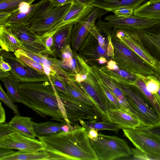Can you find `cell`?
Listing matches in <instances>:
<instances>
[{
    "label": "cell",
    "mask_w": 160,
    "mask_h": 160,
    "mask_svg": "<svg viewBox=\"0 0 160 160\" xmlns=\"http://www.w3.org/2000/svg\"><path fill=\"white\" fill-rule=\"evenodd\" d=\"M108 114L110 122L120 129L142 127L141 122L138 118L121 109H109Z\"/></svg>",
    "instance_id": "obj_17"
},
{
    "label": "cell",
    "mask_w": 160,
    "mask_h": 160,
    "mask_svg": "<svg viewBox=\"0 0 160 160\" xmlns=\"http://www.w3.org/2000/svg\"><path fill=\"white\" fill-rule=\"evenodd\" d=\"M0 99L15 114L20 115L17 106L13 103L7 93L4 91L1 84L0 85Z\"/></svg>",
    "instance_id": "obj_36"
},
{
    "label": "cell",
    "mask_w": 160,
    "mask_h": 160,
    "mask_svg": "<svg viewBox=\"0 0 160 160\" xmlns=\"http://www.w3.org/2000/svg\"><path fill=\"white\" fill-rule=\"evenodd\" d=\"M73 56V51L70 44L66 46L61 51L60 58L64 62H68Z\"/></svg>",
    "instance_id": "obj_41"
},
{
    "label": "cell",
    "mask_w": 160,
    "mask_h": 160,
    "mask_svg": "<svg viewBox=\"0 0 160 160\" xmlns=\"http://www.w3.org/2000/svg\"><path fill=\"white\" fill-rule=\"evenodd\" d=\"M36 0H0V12H12L18 8L23 2L32 4Z\"/></svg>",
    "instance_id": "obj_33"
},
{
    "label": "cell",
    "mask_w": 160,
    "mask_h": 160,
    "mask_svg": "<svg viewBox=\"0 0 160 160\" xmlns=\"http://www.w3.org/2000/svg\"><path fill=\"white\" fill-rule=\"evenodd\" d=\"M0 80L6 89L7 94L13 102L22 103L31 108L29 104L20 96L18 90L19 83L15 78L11 76Z\"/></svg>",
    "instance_id": "obj_29"
},
{
    "label": "cell",
    "mask_w": 160,
    "mask_h": 160,
    "mask_svg": "<svg viewBox=\"0 0 160 160\" xmlns=\"http://www.w3.org/2000/svg\"><path fill=\"white\" fill-rule=\"evenodd\" d=\"M150 0H93L90 5L108 12L128 8L134 10Z\"/></svg>",
    "instance_id": "obj_18"
},
{
    "label": "cell",
    "mask_w": 160,
    "mask_h": 160,
    "mask_svg": "<svg viewBox=\"0 0 160 160\" xmlns=\"http://www.w3.org/2000/svg\"><path fill=\"white\" fill-rule=\"evenodd\" d=\"M0 12V26H3L8 18L12 12Z\"/></svg>",
    "instance_id": "obj_47"
},
{
    "label": "cell",
    "mask_w": 160,
    "mask_h": 160,
    "mask_svg": "<svg viewBox=\"0 0 160 160\" xmlns=\"http://www.w3.org/2000/svg\"><path fill=\"white\" fill-rule=\"evenodd\" d=\"M38 138L51 155L48 160H98L87 131L82 127Z\"/></svg>",
    "instance_id": "obj_1"
},
{
    "label": "cell",
    "mask_w": 160,
    "mask_h": 160,
    "mask_svg": "<svg viewBox=\"0 0 160 160\" xmlns=\"http://www.w3.org/2000/svg\"><path fill=\"white\" fill-rule=\"evenodd\" d=\"M87 78H88V75L87 73L82 74V79L84 81H85V80H86L87 79Z\"/></svg>",
    "instance_id": "obj_58"
},
{
    "label": "cell",
    "mask_w": 160,
    "mask_h": 160,
    "mask_svg": "<svg viewBox=\"0 0 160 160\" xmlns=\"http://www.w3.org/2000/svg\"><path fill=\"white\" fill-rule=\"evenodd\" d=\"M158 81L159 82V89L157 93L158 95L160 97V82L159 81Z\"/></svg>",
    "instance_id": "obj_60"
},
{
    "label": "cell",
    "mask_w": 160,
    "mask_h": 160,
    "mask_svg": "<svg viewBox=\"0 0 160 160\" xmlns=\"http://www.w3.org/2000/svg\"><path fill=\"white\" fill-rule=\"evenodd\" d=\"M137 32L142 42L150 48L160 59V32L158 33L147 30Z\"/></svg>",
    "instance_id": "obj_27"
},
{
    "label": "cell",
    "mask_w": 160,
    "mask_h": 160,
    "mask_svg": "<svg viewBox=\"0 0 160 160\" xmlns=\"http://www.w3.org/2000/svg\"><path fill=\"white\" fill-rule=\"evenodd\" d=\"M0 148L39 152L45 151L46 146L39 139L30 138L17 133L0 140Z\"/></svg>",
    "instance_id": "obj_15"
},
{
    "label": "cell",
    "mask_w": 160,
    "mask_h": 160,
    "mask_svg": "<svg viewBox=\"0 0 160 160\" xmlns=\"http://www.w3.org/2000/svg\"><path fill=\"white\" fill-rule=\"evenodd\" d=\"M61 129L62 131L65 132H68L70 130V127L67 124L63 125Z\"/></svg>",
    "instance_id": "obj_57"
},
{
    "label": "cell",
    "mask_w": 160,
    "mask_h": 160,
    "mask_svg": "<svg viewBox=\"0 0 160 160\" xmlns=\"http://www.w3.org/2000/svg\"><path fill=\"white\" fill-rule=\"evenodd\" d=\"M79 121L82 127L85 128L87 131L91 128H93L97 131L106 130L113 131L117 133L120 129L116 125L109 121H85L82 120Z\"/></svg>",
    "instance_id": "obj_32"
},
{
    "label": "cell",
    "mask_w": 160,
    "mask_h": 160,
    "mask_svg": "<svg viewBox=\"0 0 160 160\" xmlns=\"http://www.w3.org/2000/svg\"><path fill=\"white\" fill-rule=\"evenodd\" d=\"M71 4L56 6L48 0H41L37 3L33 14L27 24L31 30L41 36L62 21Z\"/></svg>",
    "instance_id": "obj_3"
},
{
    "label": "cell",
    "mask_w": 160,
    "mask_h": 160,
    "mask_svg": "<svg viewBox=\"0 0 160 160\" xmlns=\"http://www.w3.org/2000/svg\"><path fill=\"white\" fill-rule=\"evenodd\" d=\"M106 66L110 70H118L119 69L116 62L112 60L107 62Z\"/></svg>",
    "instance_id": "obj_50"
},
{
    "label": "cell",
    "mask_w": 160,
    "mask_h": 160,
    "mask_svg": "<svg viewBox=\"0 0 160 160\" xmlns=\"http://www.w3.org/2000/svg\"><path fill=\"white\" fill-rule=\"evenodd\" d=\"M87 5H90L93 0H75Z\"/></svg>",
    "instance_id": "obj_56"
},
{
    "label": "cell",
    "mask_w": 160,
    "mask_h": 160,
    "mask_svg": "<svg viewBox=\"0 0 160 160\" xmlns=\"http://www.w3.org/2000/svg\"><path fill=\"white\" fill-rule=\"evenodd\" d=\"M57 92L70 123L74 124L75 121L81 120L90 122L102 121L101 115L96 108L72 99L68 94Z\"/></svg>",
    "instance_id": "obj_8"
},
{
    "label": "cell",
    "mask_w": 160,
    "mask_h": 160,
    "mask_svg": "<svg viewBox=\"0 0 160 160\" xmlns=\"http://www.w3.org/2000/svg\"><path fill=\"white\" fill-rule=\"evenodd\" d=\"M98 134L97 131L93 128H91L87 131V136L90 140H96L98 137Z\"/></svg>",
    "instance_id": "obj_49"
},
{
    "label": "cell",
    "mask_w": 160,
    "mask_h": 160,
    "mask_svg": "<svg viewBox=\"0 0 160 160\" xmlns=\"http://www.w3.org/2000/svg\"><path fill=\"white\" fill-rule=\"evenodd\" d=\"M133 160H151L144 153L138 148L131 149V155Z\"/></svg>",
    "instance_id": "obj_43"
},
{
    "label": "cell",
    "mask_w": 160,
    "mask_h": 160,
    "mask_svg": "<svg viewBox=\"0 0 160 160\" xmlns=\"http://www.w3.org/2000/svg\"><path fill=\"white\" fill-rule=\"evenodd\" d=\"M74 24L71 23L58 28L53 35L52 55L60 58L61 50L66 46L70 45L72 28Z\"/></svg>",
    "instance_id": "obj_19"
},
{
    "label": "cell",
    "mask_w": 160,
    "mask_h": 160,
    "mask_svg": "<svg viewBox=\"0 0 160 160\" xmlns=\"http://www.w3.org/2000/svg\"><path fill=\"white\" fill-rule=\"evenodd\" d=\"M111 31H108L104 33V34L107 36L108 41L106 52L107 56L108 57L111 58L113 59L114 55V47L111 41L110 34Z\"/></svg>",
    "instance_id": "obj_44"
},
{
    "label": "cell",
    "mask_w": 160,
    "mask_h": 160,
    "mask_svg": "<svg viewBox=\"0 0 160 160\" xmlns=\"http://www.w3.org/2000/svg\"><path fill=\"white\" fill-rule=\"evenodd\" d=\"M124 32L120 39L151 67L158 74L160 73V61L153 56L145 48L137 31L118 26Z\"/></svg>",
    "instance_id": "obj_10"
},
{
    "label": "cell",
    "mask_w": 160,
    "mask_h": 160,
    "mask_svg": "<svg viewBox=\"0 0 160 160\" xmlns=\"http://www.w3.org/2000/svg\"><path fill=\"white\" fill-rule=\"evenodd\" d=\"M54 5L61 6L65 5L71 3L74 0H48Z\"/></svg>",
    "instance_id": "obj_46"
},
{
    "label": "cell",
    "mask_w": 160,
    "mask_h": 160,
    "mask_svg": "<svg viewBox=\"0 0 160 160\" xmlns=\"http://www.w3.org/2000/svg\"><path fill=\"white\" fill-rule=\"evenodd\" d=\"M11 76L10 71H4L0 70V79L9 78Z\"/></svg>",
    "instance_id": "obj_52"
},
{
    "label": "cell",
    "mask_w": 160,
    "mask_h": 160,
    "mask_svg": "<svg viewBox=\"0 0 160 160\" xmlns=\"http://www.w3.org/2000/svg\"><path fill=\"white\" fill-rule=\"evenodd\" d=\"M87 79L79 82L84 92L92 102L102 117V121H110L109 107L107 99L89 74L87 72Z\"/></svg>",
    "instance_id": "obj_12"
},
{
    "label": "cell",
    "mask_w": 160,
    "mask_h": 160,
    "mask_svg": "<svg viewBox=\"0 0 160 160\" xmlns=\"http://www.w3.org/2000/svg\"><path fill=\"white\" fill-rule=\"evenodd\" d=\"M158 0H150L149 1H150V2H152V1H158Z\"/></svg>",
    "instance_id": "obj_61"
},
{
    "label": "cell",
    "mask_w": 160,
    "mask_h": 160,
    "mask_svg": "<svg viewBox=\"0 0 160 160\" xmlns=\"http://www.w3.org/2000/svg\"><path fill=\"white\" fill-rule=\"evenodd\" d=\"M91 67L96 72L103 83L115 96L120 105L123 107L126 106L128 104V102L122 90L110 78L101 71L99 68L95 66Z\"/></svg>",
    "instance_id": "obj_23"
},
{
    "label": "cell",
    "mask_w": 160,
    "mask_h": 160,
    "mask_svg": "<svg viewBox=\"0 0 160 160\" xmlns=\"http://www.w3.org/2000/svg\"><path fill=\"white\" fill-rule=\"evenodd\" d=\"M124 135L151 160H160V137L146 128L122 129Z\"/></svg>",
    "instance_id": "obj_7"
},
{
    "label": "cell",
    "mask_w": 160,
    "mask_h": 160,
    "mask_svg": "<svg viewBox=\"0 0 160 160\" xmlns=\"http://www.w3.org/2000/svg\"><path fill=\"white\" fill-rule=\"evenodd\" d=\"M14 152L12 149L0 148V160Z\"/></svg>",
    "instance_id": "obj_48"
},
{
    "label": "cell",
    "mask_w": 160,
    "mask_h": 160,
    "mask_svg": "<svg viewBox=\"0 0 160 160\" xmlns=\"http://www.w3.org/2000/svg\"><path fill=\"white\" fill-rule=\"evenodd\" d=\"M133 15L160 20V0L148 1L134 10Z\"/></svg>",
    "instance_id": "obj_24"
},
{
    "label": "cell",
    "mask_w": 160,
    "mask_h": 160,
    "mask_svg": "<svg viewBox=\"0 0 160 160\" xmlns=\"http://www.w3.org/2000/svg\"><path fill=\"white\" fill-rule=\"evenodd\" d=\"M5 112L2 104L0 102V123L5 122Z\"/></svg>",
    "instance_id": "obj_51"
},
{
    "label": "cell",
    "mask_w": 160,
    "mask_h": 160,
    "mask_svg": "<svg viewBox=\"0 0 160 160\" xmlns=\"http://www.w3.org/2000/svg\"><path fill=\"white\" fill-rule=\"evenodd\" d=\"M5 51H0V55L11 67V76L19 83L50 82L45 74L19 62L14 54Z\"/></svg>",
    "instance_id": "obj_9"
},
{
    "label": "cell",
    "mask_w": 160,
    "mask_h": 160,
    "mask_svg": "<svg viewBox=\"0 0 160 160\" xmlns=\"http://www.w3.org/2000/svg\"><path fill=\"white\" fill-rule=\"evenodd\" d=\"M31 118L15 114L8 123L17 133L32 138L36 137Z\"/></svg>",
    "instance_id": "obj_21"
},
{
    "label": "cell",
    "mask_w": 160,
    "mask_h": 160,
    "mask_svg": "<svg viewBox=\"0 0 160 160\" xmlns=\"http://www.w3.org/2000/svg\"><path fill=\"white\" fill-rule=\"evenodd\" d=\"M89 32L92 34L97 40L99 45L103 48L107 49V44L105 38L101 34V32L98 29L95 22L91 26Z\"/></svg>",
    "instance_id": "obj_38"
},
{
    "label": "cell",
    "mask_w": 160,
    "mask_h": 160,
    "mask_svg": "<svg viewBox=\"0 0 160 160\" xmlns=\"http://www.w3.org/2000/svg\"><path fill=\"white\" fill-rule=\"evenodd\" d=\"M131 86L138 88L145 96L160 116V97L158 93L153 94L149 91L145 83L138 78L135 82L131 83Z\"/></svg>",
    "instance_id": "obj_30"
},
{
    "label": "cell",
    "mask_w": 160,
    "mask_h": 160,
    "mask_svg": "<svg viewBox=\"0 0 160 160\" xmlns=\"http://www.w3.org/2000/svg\"><path fill=\"white\" fill-rule=\"evenodd\" d=\"M155 76L158 80L160 82V75H159L158 74H157Z\"/></svg>",
    "instance_id": "obj_59"
},
{
    "label": "cell",
    "mask_w": 160,
    "mask_h": 160,
    "mask_svg": "<svg viewBox=\"0 0 160 160\" xmlns=\"http://www.w3.org/2000/svg\"><path fill=\"white\" fill-rule=\"evenodd\" d=\"M82 75L80 73H77L76 74L75 76V81L78 82H81L84 81L82 78Z\"/></svg>",
    "instance_id": "obj_54"
},
{
    "label": "cell",
    "mask_w": 160,
    "mask_h": 160,
    "mask_svg": "<svg viewBox=\"0 0 160 160\" xmlns=\"http://www.w3.org/2000/svg\"><path fill=\"white\" fill-rule=\"evenodd\" d=\"M134 9L128 8L117 9L113 11L114 15L119 17H128L133 15Z\"/></svg>",
    "instance_id": "obj_42"
},
{
    "label": "cell",
    "mask_w": 160,
    "mask_h": 160,
    "mask_svg": "<svg viewBox=\"0 0 160 160\" xmlns=\"http://www.w3.org/2000/svg\"><path fill=\"white\" fill-rule=\"evenodd\" d=\"M50 76L52 82L57 92L68 94L65 87V82L63 78L59 76L52 71H51Z\"/></svg>",
    "instance_id": "obj_35"
},
{
    "label": "cell",
    "mask_w": 160,
    "mask_h": 160,
    "mask_svg": "<svg viewBox=\"0 0 160 160\" xmlns=\"http://www.w3.org/2000/svg\"><path fill=\"white\" fill-rule=\"evenodd\" d=\"M50 82L19 83L18 91L31 108L43 117L67 124L72 128L67 118L64 106L51 77Z\"/></svg>",
    "instance_id": "obj_2"
},
{
    "label": "cell",
    "mask_w": 160,
    "mask_h": 160,
    "mask_svg": "<svg viewBox=\"0 0 160 160\" xmlns=\"http://www.w3.org/2000/svg\"><path fill=\"white\" fill-rule=\"evenodd\" d=\"M110 77L122 91L130 105L142 116L144 128L160 127V116L147 98L138 88L125 84L114 77Z\"/></svg>",
    "instance_id": "obj_4"
},
{
    "label": "cell",
    "mask_w": 160,
    "mask_h": 160,
    "mask_svg": "<svg viewBox=\"0 0 160 160\" xmlns=\"http://www.w3.org/2000/svg\"><path fill=\"white\" fill-rule=\"evenodd\" d=\"M16 51L28 57L36 62L43 65L41 59L42 54L23 49H19Z\"/></svg>",
    "instance_id": "obj_39"
},
{
    "label": "cell",
    "mask_w": 160,
    "mask_h": 160,
    "mask_svg": "<svg viewBox=\"0 0 160 160\" xmlns=\"http://www.w3.org/2000/svg\"><path fill=\"white\" fill-rule=\"evenodd\" d=\"M13 54L17 59L21 63L46 74L43 65L36 62L28 57L19 53L16 51L13 52Z\"/></svg>",
    "instance_id": "obj_34"
},
{
    "label": "cell",
    "mask_w": 160,
    "mask_h": 160,
    "mask_svg": "<svg viewBox=\"0 0 160 160\" xmlns=\"http://www.w3.org/2000/svg\"><path fill=\"white\" fill-rule=\"evenodd\" d=\"M98 60V63L100 64H104L105 63L107 62V60L105 58L101 56L99 58L97 59L96 61Z\"/></svg>",
    "instance_id": "obj_55"
},
{
    "label": "cell",
    "mask_w": 160,
    "mask_h": 160,
    "mask_svg": "<svg viewBox=\"0 0 160 160\" xmlns=\"http://www.w3.org/2000/svg\"><path fill=\"white\" fill-rule=\"evenodd\" d=\"M94 7L91 5H86L74 0L71 4L68 11L62 21L51 30L59 28L69 23L75 24L87 17L91 12Z\"/></svg>",
    "instance_id": "obj_16"
},
{
    "label": "cell",
    "mask_w": 160,
    "mask_h": 160,
    "mask_svg": "<svg viewBox=\"0 0 160 160\" xmlns=\"http://www.w3.org/2000/svg\"><path fill=\"white\" fill-rule=\"evenodd\" d=\"M151 132L156 134L160 137V128L159 127L156 128H147Z\"/></svg>",
    "instance_id": "obj_53"
},
{
    "label": "cell",
    "mask_w": 160,
    "mask_h": 160,
    "mask_svg": "<svg viewBox=\"0 0 160 160\" xmlns=\"http://www.w3.org/2000/svg\"><path fill=\"white\" fill-rule=\"evenodd\" d=\"M36 6L37 3L31 4L30 9L27 11H21L18 9L13 11L8 18L3 26L8 27L27 24L32 17Z\"/></svg>",
    "instance_id": "obj_25"
},
{
    "label": "cell",
    "mask_w": 160,
    "mask_h": 160,
    "mask_svg": "<svg viewBox=\"0 0 160 160\" xmlns=\"http://www.w3.org/2000/svg\"><path fill=\"white\" fill-rule=\"evenodd\" d=\"M51 154L46 151L32 152L19 151L6 156L2 160H48Z\"/></svg>",
    "instance_id": "obj_26"
},
{
    "label": "cell",
    "mask_w": 160,
    "mask_h": 160,
    "mask_svg": "<svg viewBox=\"0 0 160 160\" xmlns=\"http://www.w3.org/2000/svg\"><path fill=\"white\" fill-rule=\"evenodd\" d=\"M108 12L94 7L90 13L83 19L74 24L71 33V48L73 51L79 50L89 32V30L95 20L100 18Z\"/></svg>",
    "instance_id": "obj_11"
},
{
    "label": "cell",
    "mask_w": 160,
    "mask_h": 160,
    "mask_svg": "<svg viewBox=\"0 0 160 160\" xmlns=\"http://www.w3.org/2000/svg\"><path fill=\"white\" fill-rule=\"evenodd\" d=\"M105 20L112 26H121L126 28L139 31H150L151 29L160 27V20L134 16L122 17L111 15L106 16Z\"/></svg>",
    "instance_id": "obj_13"
},
{
    "label": "cell",
    "mask_w": 160,
    "mask_h": 160,
    "mask_svg": "<svg viewBox=\"0 0 160 160\" xmlns=\"http://www.w3.org/2000/svg\"><path fill=\"white\" fill-rule=\"evenodd\" d=\"M65 124H67L62 122H55L50 121L40 123L33 122L36 137L46 136L62 131V127Z\"/></svg>",
    "instance_id": "obj_28"
},
{
    "label": "cell",
    "mask_w": 160,
    "mask_h": 160,
    "mask_svg": "<svg viewBox=\"0 0 160 160\" xmlns=\"http://www.w3.org/2000/svg\"><path fill=\"white\" fill-rule=\"evenodd\" d=\"M75 76H72L67 79H64L68 94L72 98L75 100L96 108L93 103L85 94L79 82L75 81Z\"/></svg>",
    "instance_id": "obj_22"
},
{
    "label": "cell",
    "mask_w": 160,
    "mask_h": 160,
    "mask_svg": "<svg viewBox=\"0 0 160 160\" xmlns=\"http://www.w3.org/2000/svg\"><path fill=\"white\" fill-rule=\"evenodd\" d=\"M114 47L113 59L119 68L145 76L155 75V71L120 39L110 32Z\"/></svg>",
    "instance_id": "obj_5"
},
{
    "label": "cell",
    "mask_w": 160,
    "mask_h": 160,
    "mask_svg": "<svg viewBox=\"0 0 160 160\" xmlns=\"http://www.w3.org/2000/svg\"><path fill=\"white\" fill-rule=\"evenodd\" d=\"M11 67L9 64L5 61L3 57L0 55V70L4 71H10Z\"/></svg>",
    "instance_id": "obj_45"
},
{
    "label": "cell",
    "mask_w": 160,
    "mask_h": 160,
    "mask_svg": "<svg viewBox=\"0 0 160 160\" xmlns=\"http://www.w3.org/2000/svg\"><path fill=\"white\" fill-rule=\"evenodd\" d=\"M17 133L13 129L8 125V123H0V140Z\"/></svg>",
    "instance_id": "obj_40"
},
{
    "label": "cell",
    "mask_w": 160,
    "mask_h": 160,
    "mask_svg": "<svg viewBox=\"0 0 160 160\" xmlns=\"http://www.w3.org/2000/svg\"><path fill=\"white\" fill-rule=\"evenodd\" d=\"M48 55H42L41 59L42 65L49 67L52 71L59 76L66 79L75 75V74L68 72L62 69L59 65L58 59L56 57L49 58Z\"/></svg>",
    "instance_id": "obj_31"
},
{
    "label": "cell",
    "mask_w": 160,
    "mask_h": 160,
    "mask_svg": "<svg viewBox=\"0 0 160 160\" xmlns=\"http://www.w3.org/2000/svg\"><path fill=\"white\" fill-rule=\"evenodd\" d=\"M0 51L14 52L19 49L27 50L21 41L8 28L0 26Z\"/></svg>",
    "instance_id": "obj_20"
},
{
    "label": "cell",
    "mask_w": 160,
    "mask_h": 160,
    "mask_svg": "<svg viewBox=\"0 0 160 160\" xmlns=\"http://www.w3.org/2000/svg\"><path fill=\"white\" fill-rule=\"evenodd\" d=\"M90 140L98 160H113L131 156V149L127 142L116 136L99 133L96 140Z\"/></svg>",
    "instance_id": "obj_6"
},
{
    "label": "cell",
    "mask_w": 160,
    "mask_h": 160,
    "mask_svg": "<svg viewBox=\"0 0 160 160\" xmlns=\"http://www.w3.org/2000/svg\"><path fill=\"white\" fill-rule=\"evenodd\" d=\"M111 70L122 78L130 83L134 82L138 78L135 73H131L124 70L119 69L118 70Z\"/></svg>",
    "instance_id": "obj_37"
},
{
    "label": "cell",
    "mask_w": 160,
    "mask_h": 160,
    "mask_svg": "<svg viewBox=\"0 0 160 160\" xmlns=\"http://www.w3.org/2000/svg\"><path fill=\"white\" fill-rule=\"evenodd\" d=\"M7 28L10 29L19 38L27 50L42 55L49 54L39 36L31 30L27 24Z\"/></svg>",
    "instance_id": "obj_14"
}]
</instances>
